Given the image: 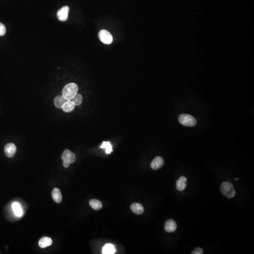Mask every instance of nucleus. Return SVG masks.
<instances>
[{
    "mask_svg": "<svg viewBox=\"0 0 254 254\" xmlns=\"http://www.w3.org/2000/svg\"><path fill=\"white\" fill-rule=\"evenodd\" d=\"M130 208H131V210L137 215H142L144 213V207L140 203H133L130 206Z\"/></svg>",
    "mask_w": 254,
    "mask_h": 254,
    "instance_id": "9b49d317",
    "label": "nucleus"
},
{
    "mask_svg": "<svg viewBox=\"0 0 254 254\" xmlns=\"http://www.w3.org/2000/svg\"><path fill=\"white\" fill-rule=\"evenodd\" d=\"M164 228L167 232H174L177 229V225H176V222L172 219L168 220L166 222Z\"/></svg>",
    "mask_w": 254,
    "mask_h": 254,
    "instance_id": "1a4fd4ad",
    "label": "nucleus"
},
{
    "mask_svg": "<svg viewBox=\"0 0 254 254\" xmlns=\"http://www.w3.org/2000/svg\"><path fill=\"white\" fill-rule=\"evenodd\" d=\"M62 159L63 161V166L67 168L69 167L71 164L75 162L76 156L73 152L68 149H66L62 154Z\"/></svg>",
    "mask_w": 254,
    "mask_h": 254,
    "instance_id": "7ed1b4c3",
    "label": "nucleus"
},
{
    "mask_svg": "<svg viewBox=\"0 0 254 254\" xmlns=\"http://www.w3.org/2000/svg\"><path fill=\"white\" fill-rule=\"evenodd\" d=\"M164 161L163 159L161 157H156L154 159L151 164V167L154 170H158L161 168L163 166Z\"/></svg>",
    "mask_w": 254,
    "mask_h": 254,
    "instance_id": "6e6552de",
    "label": "nucleus"
},
{
    "mask_svg": "<svg viewBox=\"0 0 254 254\" xmlns=\"http://www.w3.org/2000/svg\"><path fill=\"white\" fill-rule=\"evenodd\" d=\"M66 102V100L63 96H58L55 98L54 103L57 108L60 109L62 108Z\"/></svg>",
    "mask_w": 254,
    "mask_h": 254,
    "instance_id": "4468645a",
    "label": "nucleus"
},
{
    "mask_svg": "<svg viewBox=\"0 0 254 254\" xmlns=\"http://www.w3.org/2000/svg\"><path fill=\"white\" fill-rule=\"evenodd\" d=\"M52 197L56 203H60L62 201V196L61 191L58 188H55L52 192Z\"/></svg>",
    "mask_w": 254,
    "mask_h": 254,
    "instance_id": "f8f14e48",
    "label": "nucleus"
},
{
    "mask_svg": "<svg viewBox=\"0 0 254 254\" xmlns=\"http://www.w3.org/2000/svg\"><path fill=\"white\" fill-rule=\"evenodd\" d=\"M187 179L185 176H181L176 181V189L179 191H182L186 187Z\"/></svg>",
    "mask_w": 254,
    "mask_h": 254,
    "instance_id": "9d476101",
    "label": "nucleus"
},
{
    "mask_svg": "<svg viewBox=\"0 0 254 254\" xmlns=\"http://www.w3.org/2000/svg\"><path fill=\"white\" fill-rule=\"evenodd\" d=\"M75 105L73 101L68 100L66 102L65 104L62 108V109L65 112H70L74 110L75 108Z\"/></svg>",
    "mask_w": 254,
    "mask_h": 254,
    "instance_id": "2eb2a0df",
    "label": "nucleus"
},
{
    "mask_svg": "<svg viewBox=\"0 0 254 254\" xmlns=\"http://www.w3.org/2000/svg\"><path fill=\"white\" fill-rule=\"evenodd\" d=\"M220 190L222 193L227 198H233L235 195V191L233 184L230 182H224L222 184Z\"/></svg>",
    "mask_w": 254,
    "mask_h": 254,
    "instance_id": "f03ea898",
    "label": "nucleus"
},
{
    "mask_svg": "<svg viewBox=\"0 0 254 254\" xmlns=\"http://www.w3.org/2000/svg\"><path fill=\"white\" fill-rule=\"evenodd\" d=\"M73 101L75 105H80L83 102V97L80 94L77 93L73 99Z\"/></svg>",
    "mask_w": 254,
    "mask_h": 254,
    "instance_id": "aec40b11",
    "label": "nucleus"
},
{
    "mask_svg": "<svg viewBox=\"0 0 254 254\" xmlns=\"http://www.w3.org/2000/svg\"><path fill=\"white\" fill-rule=\"evenodd\" d=\"M52 240L50 238L44 237L41 238L39 241V245L41 248H45L51 245Z\"/></svg>",
    "mask_w": 254,
    "mask_h": 254,
    "instance_id": "ddd939ff",
    "label": "nucleus"
},
{
    "mask_svg": "<svg viewBox=\"0 0 254 254\" xmlns=\"http://www.w3.org/2000/svg\"><path fill=\"white\" fill-rule=\"evenodd\" d=\"M6 27L2 23H0V36H3L6 34Z\"/></svg>",
    "mask_w": 254,
    "mask_h": 254,
    "instance_id": "412c9836",
    "label": "nucleus"
},
{
    "mask_svg": "<svg viewBox=\"0 0 254 254\" xmlns=\"http://www.w3.org/2000/svg\"><path fill=\"white\" fill-rule=\"evenodd\" d=\"M203 250L201 248H197L194 251L192 252L191 254H203Z\"/></svg>",
    "mask_w": 254,
    "mask_h": 254,
    "instance_id": "4be33fe9",
    "label": "nucleus"
},
{
    "mask_svg": "<svg viewBox=\"0 0 254 254\" xmlns=\"http://www.w3.org/2000/svg\"><path fill=\"white\" fill-rule=\"evenodd\" d=\"M17 151V147L13 143H8L4 147L5 155L9 158H12L14 156Z\"/></svg>",
    "mask_w": 254,
    "mask_h": 254,
    "instance_id": "423d86ee",
    "label": "nucleus"
},
{
    "mask_svg": "<svg viewBox=\"0 0 254 254\" xmlns=\"http://www.w3.org/2000/svg\"><path fill=\"white\" fill-rule=\"evenodd\" d=\"M91 207L96 211L99 210L102 208L103 205L100 201L96 199L91 200L89 202Z\"/></svg>",
    "mask_w": 254,
    "mask_h": 254,
    "instance_id": "dca6fc26",
    "label": "nucleus"
},
{
    "mask_svg": "<svg viewBox=\"0 0 254 254\" xmlns=\"http://www.w3.org/2000/svg\"><path fill=\"white\" fill-rule=\"evenodd\" d=\"M114 246L110 244L105 245L103 248L102 253L104 254H113L115 252Z\"/></svg>",
    "mask_w": 254,
    "mask_h": 254,
    "instance_id": "f3484780",
    "label": "nucleus"
},
{
    "mask_svg": "<svg viewBox=\"0 0 254 254\" xmlns=\"http://www.w3.org/2000/svg\"><path fill=\"white\" fill-rule=\"evenodd\" d=\"M179 121L182 125L188 127H193L197 123L195 118L189 114H181L179 117Z\"/></svg>",
    "mask_w": 254,
    "mask_h": 254,
    "instance_id": "20e7f679",
    "label": "nucleus"
},
{
    "mask_svg": "<svg viewBox=\"0 0 254 254\" xmlns=\"http://www.w3.org/2000/svg\"><path fill=\"white\" fill-rule=\"evenodd\" d=\"M12 209L14 211L16 216L17 217H20L22 216L23 214V211L21 208L20 205L18 202H14L12 204Z\"/></svg>",
    "mask_w": 254,
    "mask_h": 254,
    "instance_id": "a211bd4d",
    "label": "nucleus"
},
{
    "mask_svg": "<svg viewBox=\"0 0 254 254\" xmlns=\"http://www.w3.org/2000/svg\"><path fill=\"white\" fill-rule=\"evenodd\" d=\"M112 146L109 142H103L100 148L105 149V153L107 154H110L112 152Z\"/></svg>",
    "mask_w": 254,
    "mask_h": 254,
    "instance_id": "6ab92c4d",
    "label": "nucleus"
},
{
    "mask_svg": "<svg viewBox=\"0 0 254 254\" xmlns=\"http://www.w3.org/2000/svg\"><path fill=\"white\" fill-rule=\"evenodd\" d=\"M100 40L105 44H110L113 41V37L109 32L106 30H102L99 34Z\"/></svg>",
    "mask_w": 254,
    "mask_h": 254,
    "instance_id": "39448f33",
    "label": "nucleus"
},
{
    "mask_svg": "<svg viewBox=\"0 0 254 254\" xmlns=\"http://www.w3.org/2000/svg\"><path fill=\"white\" fill-rule=\"evenodd\" d=\"M69 8L67 6L62 7L58 11L57 13V17L61 21H66L68 18Z\"/></svg>",
    "mask_w": 254,
    "mask_h": 254,
    "instance_id": "0eeeda50",
    "label": "nucleus"
},
{
    "mask_svg": "<svg viewBox=\"0 0 254 254\" xmlns=\"http://www.w3.org/2000/svg\"><path fill=\"white\" fill-rule=\"evenodd\" d=\"M78 91V87L75 83H70L67 84L63 88L62 91V96L66 100L73 99Z\"/></svg>",
    "mask_w": 254,
    "mask_h": 254,
    "instance_id": "f257e3e1",
    "label": "nucleus"
}]
</instances>
